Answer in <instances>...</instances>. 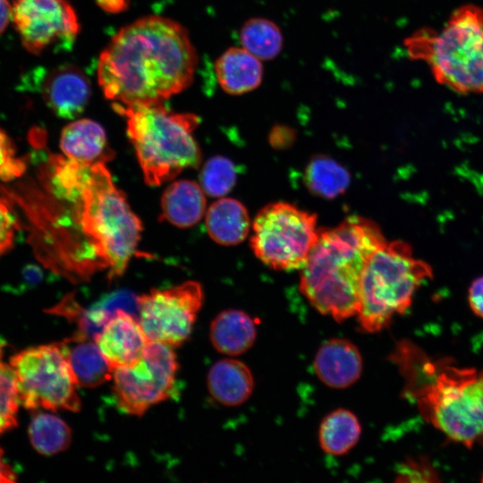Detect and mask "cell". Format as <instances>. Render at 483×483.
I'll return each mask as SVG.
<instances>
[{"label": "cell", "mask_w": 483, "mask_h": 483, "mask_svg": "<svg viewBox=\"0 0 483 483\" xmlns=\"http://www.w3.org/2000/svg\"><path fill=\"white\" fill-rule=\"evenodd\" d=\"M386 242L375 222L357 216L319 231L301 268V292L317 310L339 322L357 315L365 267Z\"/></svg>", "instance_id": "3"}, {"label": "cell", "mask_w": 483, "mask_h": 483, "mask_svg": "<svg viewBox=\"0 0 483 483\" xmlns=\"http://www.w3.org/2000/svg\"><path fill=\"white\" fill-rule=\"evenodd\" d=\"M9 363L24 408L73 412L80 410L79 386L63 342L23 349L13 354Z\"/></svg>", "instance_id": "8"}, {"label": "cell", "mask_w": 483, "mask_h": 483, "mask_svg": "<svg viewBox=\"0 0 483 483\" xmlns=\"http://www.w3.org/2000/svg\"><path fill=\"white\" fill-rule=\"evenodd\" d=\"M29 437L34 449L44 455L65 451L72 443V431L59 417L51 413H38L29 426Z\"/></svg>", "instance_id": "27"}, {"label": "cell", "mask_w": 483, "mask_h": 483, "mask_svg": "<svg viewBox=\"0 0 483 483\" xmlns=\"http://www.w3.org/2000/svg\"><path fill=\"white\" fill-rule=\"evenodd\" d=\"M178 369L174 347L148 341L135 364L113 372V391L119 408L129 415L141 416L169 399L175 391Z\"/></svg>", "instance_id": "10"}, {"label": "cell", "mask_w": 483, "mask_h": 483, "mask_svg": "<svg viewBox=\"0 0 483 483\" xmlns=\"http://www.w3.org/2000/svg\"><path fill=\"white\" fill-rule=\"evenodd\" d=\"M13 17V9L6 0H0V33L7 27Z\"/></svg>", "instance_id": "36"}, {"label": "cell", "mask_w": 483, "mask_h": 483, "mask_svg": "<svg viewBox=\"0 0 483 483\" xmlns=\"http://www.w3.org/2000/svg\"><path fill=\"white\" fill-rule=\"evenodd\" d=\"M63 343L78 386L94 388L112 379L114 370L94 339L78 332Z\"/></svg>", "instance_id": "19"}, {"label": "cell", "mask_w": 483, "mask_h": 483, "mask_svg": "<svg viewBox=\"0 0 483 483\" xmlns=\"http://www.w3.org/2000/svg\"><path fill=\"white\" fill-rule=\"evenodd\" d=\"M97 4L104 11L112 13L124 11L129 4L127 0H97Z\"/></svg>", "instance_id": "35"}, {"label": "cell", "mask_w": 483, "mask_h": 483, "mask_svg": "<svg viewBox=\"0 0 483 483\" xmlns=\"http://www.w3.org/2000/svg\"><path fill=\"white\" fill-rule=\"evenodd\" d=\"M469 304L472 311L483 318V275L476 278L469 288Z\"/></svg>", "instance_id": "33"}, {"label": "cell", "mask_w": 483, "mask_h": 483, "mask_svg": "<svg viewBox=\"0 0 483 483\" xmlns=\"http://www.w3.org/2000/svg\"><path fill=\"white\" fill-rule=\"evenodd\" d=\"M221 88L230 95H242L258 89L263 80L262 61L241 47H231L215 64Z\"/></svg>", "instance_id": "16"}, {"label": "cell", "mask_w": 483, "mask_h": 483, "mask_svg": "<svg viewBox=\"0 0 483 483\" xmlns=\"http://www.w3.org/2000/svg\"><path fill=\"white\" fill-rule=\"evenodd\" d=\"M405 45L425 61L436 80L459 93L483 92V9H456L440 31L419 30Z\"/></svg>", "instance_id": "5"}, {"label": "cell", "mask_w": 483, "mask_h": 483, "mask_svg": "<svg viewBox=\"0 0 483 483\" xmlns=\"http://www.w3.org/2000/svg\"><path fill=\"white\" fill-rule=\"evenodd\" d=\"M432 275L431 267L416 258L407 242H386L370 257L362 275L356 315L361 328L369 333L385 328L411 306L418 288Z\"/></svg>", "instance_id": "7"}, {"label": "cell", "mask_w": 483, "mask_h": 483, "mask_svg": "<svg viewBox=\"0 0 483 483\" xmlns=\"http://www.w3.org/2000/svg\"><path fill=\"white\" fill-rule=\"evenodd\" d=\"M113 108L126 117L127 135L148 184L159 185L200 164L201 153L193 137L199 124L196 114L174 113L161 104L135 107L113 104Z\"/></svg>", "instance_id": "4"}, {"label": "cell", "mask_w": 483, "mask_h": 483, "mask_svg": "<svg viewBox=\"0 0 483 483\" xmlns=\"http://www.w3.org/2000/svg\"><path fill=\"white\" fill-rule=\"evenodd\" d=\"M234 164L227 157L215 156L207 160L199 174L201 188L212 197H223L236 182Z\"/></svg>", "instance_id": "29"}, {"label": "cell", "mask_w": 483, "mask_h": 483, "mask_svg": "<svg viewBox=\"0 0 483 483\" xmlns=\"http://www.w3.org/2000/svg\"><path fill=\"white\" fill-rule=\"evenodd\" d=\"M210 341L214 348L224 354L235 356L247 352L257 335L253 319L238 309L220 312L211 322Z\"/></svg>", "instance_id": "21"}, {"label": "cell", "mask_w": 483, "mask_h": 483, "mask_svg": "<svg viewBox=\"0 0 483 483\" xmlns=\"http://www.w3.org/2000/svg\"><path fill=\"white\" fill-rule=\"evenodd\" d=\"M250 219L246 208L238 200L223 198L215 201L206 214L209 236L221 245L231 246L247 237Z\"/></svg>", "instance_id": "22"}, {"label": "cell", "mask_w": 483, "mask_h": 483, "mask_svg": "<svg viewBox=\"0 0 483 483\" xmlns=\"http://www.w3.org/2000/svg\"><path fill=\"white\" fill-rule=\"evenodd\" d=\"M139 321L148 341L178 347L190 337L203 302L201 285L188 281L151 290L136 299Z\"/></svg>", "instance_id": "11"}, {"label": "cell", "mask_w": 483, "mask_h": 483, "mask_svg": "<svg viewBox=\"0 0 483 483\" xmlns=\"http://www.w3.org/2000/svg\"><path fill=\"white\" fill-rule=\"evenodd\" d=\"M17 223L8 204L0 199V255L13 243Z\"/></svg>", "instance_id": "32"}, {"label": "cell", "mask_w": 483, "mask_h": 483, "mask_svg": "<svg viewBox=\"0 0 483 483\" xmlns=\"http://www.w3.org/2000/svg\"><path fill=\"white\" fill-rule=\"evenodd\" d=\"M482 482H483V478H482Z\"/></svg>", "instance_id": "37"}, {"label": "cell", "mask_w": 483, "mask_h": 483, "mask_svg": "<svg viewBox=\"0 0 483 483\" xmlns=\"http://www.w3.org/2000/svg\"><path fill=\"white\" fill-rule=\"evenodd\" d=\"M242 47L261 61L275 58L282 51L284 38L271 20L257 17L248 20L240 30Z\"/></svg>", "instance_id": "25"}, {"label": "cell", "mask_w": 483, "mask_h": 483, "mask_svg": "<svg viewBox=\"0 0 483 483\" xmlns=\"http://www.w3.org/2000/svg\"><path fill=\"white\" fill-rule=\"evenodd\" d=\"M202 190L189 180L171 183L162 195V219L181 228L195 225L206 212L207 201Z\"/></svg>", "instance_id": "20"}, {"label": "cell", "mask_w": 483, "mask_h": 483, "mask_svg": "<svg viewBox=\"0 0 483 483\" xmlns=\"http://www.w3.org/2000/svg\"><path fill=\"white\" fill-rule=\"evenodd\" d=\"M13 19L22 45L35 55L68 49L80 31L77 15L67 0H17Z\"/></svg>", "instance_id": "12"}, {"label": "cell", "mask_w": 483, "mask_h": 483, "mask_svg": "<svg viewBox=\"0 0 483 483\" xmlns=\"http://www.w3.org/2000/svg\"><path fill=\"white\" fill-rule=\"evenodd\" d=\"M76 211L82 233L102 266L108 268L109 280L122 275L136 250L142 225L104 162L93 164Z\"/></svg>", "instance_id": "6"}, {"label": "cell", "mask_w": 483, "mask_h": 483, "mask_svg": "<svg viewBox=\"0 0 483 483\" xmlns=\"http://www.w3.org/2000/svg\"><path fill=\"white\" fill-rule=\"evenodd\" d=\"M94 341L113 370L135 364L148 343L139 319L123 310L107 318Z\"/></svg>", "instance_id": "14"}, {"label": "cell", "mask_w": 483, "mask_h": 483, "mask_svg": "<svg viewBox=\"0 0 483 483\" xmlns=\"http://www.w3.org/2000/svg\"><path fill=\"white\" fill-rule=\"evenodd\" d=\"M93 164L54 156L51 159L50 186L54 194L77 205L92 174Z\"/></svg>", "instance_id": "24"}, {"label": "cell", "mask_w": 483, "mask_h": 483, "mask_svg": "<svg viewBox=\"0 0 483 483\" xmlns=\"http://www.w3.org/2000/svg\"><path fill=\"white\" fill-rule=\"evenodd\" d=\"M60 148L66 157L86 163L105 162L113 155L104 128L90 119H79L65 126Z\"/></svg>", "instance_id": "17"}, {"label": "cell", "mask_w": 483, "mask_h": 483, "mask_svg": "<svg viewBox=\"0 0 483 483\" xmlns=\"http://www.w3.org/2000/svg\"><path fill=\"white\" fill-rule=\"evenodd\" d=\"M17 481V474L13 467L6 462L4 452L0 447V483H13Z\"/></svg>", "instance_id": "34"}, {"label": "cell", "mask_w": 483, "mask_h": 483, "mask_svg": "<svg viewBox=\"0 0 483 483\" xmlns=\"http://www.w3.org/2000/svg\"><path fill=\"white\" fill-rule=\"evenodd\" d=\"M197 63L196 50L182 25L148 16L112 38L100 54L97 79L113 104L155 106L191 83Z\"/></svg>", "instance_id": "1"}, {"label": "cell", "mask_w": 483, "mask_h": 483, "mask_svg": "<svg viewBox=\"0 0 483 483\" xmlns=\"http://www.w3.org/2000/svg\"><path fill=\"white\" fill-rule=\"evenodd\" d=\"M396 481H438L439 479L426 459L411 460L403 462L398 470Z\"/></svg>", "instance_id": "31"}, {"label": "cell", "mask_w": 483, "mask_h": 483, "mask_svg": "<svg viewBox=\"0 0 483 483\" xmlns=\"http://www.w3.org/2000/svg\"><path fill=\"white\" fill-rule=\"evenodd\" d=\"M20 405L16 377L0 343V436L17 426Z\"/></svg>", "instance_id": "28"}, {"label": "cell", "mask_w": 483, "mask_h": 483, "mask_svg": "<svg viewBox=\"0 0 483 483\" xmlns=\"http://www.w3.org/2000/svg\"><path fill=\"white\" fill-rule=\"evenodd\" d=\"M318 378L333 388H345L360 377L362 359L358 348L345 339H331L323 343L314 359Z\"/></svg>", "instance_id": "15"}, {"label": "cell", "mask_w": 483, "mask_h": 483, "mask_svg": "<svg viewBox=\"0 0 483 483\" xmlns=\"http://www.w3.org/2000/svg\"><path fill=\"white\" fill-rule=\"evenodd\" d=\"M208 392L220 404L237 406L251 395L254 380L250 369L242 361L224 359L216 362L207 377Z\"/></svg>", "instance_id": "18"}, {"label": "cell", "mask_w": 483, "mask_h": 483, "mask_svg": "<svg viewBox=\"0 0 483 483\" xmlns=\"http://www.w3.org/2000/svg\"><path fill=\"white\" fill-rule=\"evenodd\" d=\"M25 164L15 157L14 147L7 135L0 130V178L12 180L21 175Z\"/></svg>", "instance_id": "30"}, {"label": "cell", "mask_w": 483, "mask_h": 483, "mask_svg": "<svg viewBox=\"0 0 483 483\" xmlns=\"http://www.w3.org/2000/svg\"><path fill=\"white\" fill-rule=\"evenodd\" d=\"M360 433L357 417L350 411L339 409L328 414L322 421L319 444L327 454L342 455L354 447Z\"/></svg>", "instance_id": "23"}, {"label": "cell", "mask_w": 483, "mask_h": 483, "mask_svg": "<svg viewBox=\"0 0 483 483\" xmlns=\"http://www.w3.org/2000/svg\"><path fill=\"white\" fill-rule=\"evenodd\" d=\"M33 77L47 106L59 117L79 116L90 97V83L83 72L65 64L49 72L37 71Z\"/></svg>", "instance_id": "13"}, {"label": "cell", "mask_w": 483, "mask_h": 483, "mask_svg": "<svg viewBox=\"0 0 483 483\" xmlns=\"http://www.w3.org/2000/svg\"><path fill=\"white\" fill-rule=\"evenodd\" d=\"M252 229L254 254L276 270L301 268L319 233L316 215L286 202L265 206L257 214Z\"/></svg>", "instance_id": "9"}, {"label": "cell", "mask_w": 483, "mask_h": 483, "mask_svg": "<svg viewBox=\"0 0 483 483\" xmlns=\"http://www.w3.org/2000/svg\"><path fill=\"white\" fill-rule=\"evenodd\" d=\"M404 378L403 393L425 421L448 438L471 447L483 434V369L434 360L409 341L391 355Z\"/></svg>", "instance_id": "2"}, {"label": "cell", "mask_w": 483, "mask_h": 483, "mask_svg": "<svg viewBox=\"0 0 483 483\" xmlns=\"http://www.w3.org/2000/svg\"><path fill=\"white\" fill-rule=\"evenodd\" d=\"M305 183L314 194L333 199L342 194L349 186L350 174L336 161L325 156L314 157L307 165Z\"/></svg>", "instance_id": "26"}]
</instances>
